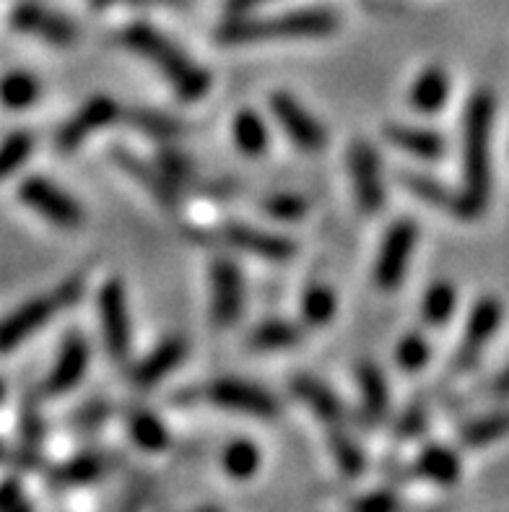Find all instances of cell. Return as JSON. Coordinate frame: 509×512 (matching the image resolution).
<instances>
[{
  "label": "cell",
  "instance_id": "38",
  "mask_svg": "<svg viewBox=\"0 0 509 512\" xmlns=\"http://www.w3.org/2000/svg\"><path fill=\"white\" fill-rule=\"evenodd\" d=\"M351 512H400V497L390 489H374L351 502Z\"/></svg>",
  "mask_w": 509,
  "mask_h": 512
},
{
  "label": "cell",
  "instance_id": "15",
  "mask_svg": "<svg viewBox=\"0 0 509 512\" xmlns=\"http://www.w3.org/2000/svg\"><path fill=\"white\" fill-rule=\"evenodd\" d=\"M221 240L232 245L234 250H242V253L255 255V258L268 260V263H286L297 255V245L289 237L263 232V229L239 224V221H232L221 229Z\"/></svg>",
  "mask_w": 509,
  "mask_h": 512
},
{
  "label": "cell",
  "instance_id": "37",
  "mask_svg": "<svg viewBox=\"0 0 509 512\" xmlns=\"http://www.w3.org/2000/svg\"><path fill=\"white\" fill-rule=\"evenodd\" d=\"M32 151V133H26V130H13V133H8L6 141H3V154H0V169H3V175L11 177L21 164H26V159L32 156Z\"/></svg>",
  "mask_w": 509,
  "mask_h": 512
},
{
  "label": "cell",
  "instance_id": "43",
  "mask_svg": "<svg viewBox=\"0 0 509 512\" xmlns=\"http://www.w3.org/2000/svg\"><path fill=\"white\" fill-rule=\"evenodd\" d=\"M491 393L499 398H507L509 396V364L494 377V383H491Z\"/></svg>",
  "mask_w": 509,
  "mask_h": 512
},
{
  "label": "cell",
  "instance_id": "34",
  "mask_svg": "<svg viewBox=\"0 0 509 512\" xmlns=\"http://www.w3.org/2000/svg\"><path fill=\"white\" fill-rule=\"evenodd\" d=\"M328 442H330V453L336 458L338 468H341L346 476H359L364 471V453L356 445L348 432L343 429V424H336V427H328Z\"/></svg>",
  "mask_w": 509,
  "mask_h": 512
},
{
  "label": "cell",
  "instance_id": "27",
  "mask_svg": "<svg viewBox=\"0 0 509 512\" xmlns=\"http://www.w3.org/2000/svg\"><path fill=\"white\" fill-rule=\"evenodd\" d=\"M455 307H458V289L447 279H439L426 289L424 299H421V318L432 328H442L452 320Z\"/></svg>",
  "mask_w": 509,
  "mask_h": 512
},
{
  "label": "cell",
  "instance_id": "12",
  "mask_svg": "<svg viewBox=\"0 0 509 512\" xmlns=\"http://www.w3.org/2000/svg\"><path fill=\"white\" fill-rule=\"evenodd\" d=\"M348 175L354 182V195L367 216L380 214L385 206V182H382L380 154L372 143L354 141L348 146Z\"/></svg>",
  "mask_w": 509,
  "mask_h": 512
},
{
  "label": "cell",
  "instance_id": "39",
  "mask_svg": "<svg viewBox=\"0 0 509 512\" xmlns=\"http://www.w3.org/2000/svg\"><path fill=\"white\" fill-rule=\"evenodd\" d=\"M99 474H102V463H99L97 455H81L60 471V479L68 481V484H89Z\"/></svg>",
  "mask_w": 509,
  "mask_h": 512
},
{
  "label": "cell",
  "instance_id": "4",
  "mask_svg": "<svg viewBox=\"0 0 509 512\" xmlns=\"http://www.w3.org/2000/svg\"><path fill=\"white\" fill-rule=\"evenodd\" d=\"M81 294H84V281L73 276V279L63 281L55 292L39 294V297L24 302L19 310H13L6 323H3V328H0V349H3V354H11L21 344H26L39 328H45L55 318V312L63 310V307H71L73 302H78Z\"/></svg>",
  "mask_w": 509,
  "mask_h": 512
},
{
  "label": "cell",
  "instance_id": "8",
  "mask_svg": "<svg viewBox=\"0 0 509 512\" xmlns=\"http://www.w3.org/2000/svg\"><path fill=\"white\" fill-rule=\"evenodd\" d=\"M502 325V302L497 297H481L476 305L471 307V315H468V323H465L463 341L455 349V357L450 362V370L463 375V372H471L478 364L484 349L489 346V341L494 338L497 328Z\"/></svg>",
  "mask_w": 509,
  "mask_h": 512
},
{
  "label": "cell",
  "instance_id": "30",
  "mask_svg": "<svg viewBox=\"0 0 509 512\" xmlns=\"http://www.w3.org/2000/svg\"><path fill=\"white\" fill-rule=\"evenodd\" d=\"M302 341V328L289 320H265L250 333V346L255 351L291 349Z\"/></svg>",
  "mask_w": 509,
  "mask_h": 512
},
{
  "label": "cell",
  "instance_id": "9",
  "mask_svg": "<svg viewBox=\"0 0 509 512\" xmlns=\"http://www.w3.org/2000/svg\"><path fill=\"white\" fill-rule=\"evenodd\" d=\"M416 242H419V227L413 221L400 219L390 224L380 245L377 263H374V284L380 286L382 292H393L403 284Z\"/></svg>",
  "mask_w": 509,
  "mask_h": 512
},
{
  "label": "cell",
  "instance_id": "1",
  "mask_svg": "<svg viewBox=\"0 0 509 512\" xmlns=\"http://www.w3.org/2000/svg\"><path fill=\"white\" fill-rule=\"evenodd\" d=\"M491 123H494V94L478 89L465 107L463 117V214L471 221L484 214L491 195Z\"/></svg>",
  "mask_w": 509,
  "mask_h": 512
},
{
  "label": "cell",
  "instance_id": "24",
  "mask_svg": "<svg viewBox=\"0 0 509 512\" xmlns=\"http://www.w3.org/2000/svg\"><path fill=\"white\" fill-rule=\"evenodd\" d=\"M400 182H403L408 193L416 195L419 201L429 203V206L434 208H442V211L458 216V219L460 214H463V198H460L458 190L445 188V185L434 180V177L419 175V172H406V175L400 177Z\"/></svg>",
  "mask_w": 509,
  "mask_h": 512
},
{
  "label": "cell",
  "instance_id": "20",
  "mask_svg": "<svg viewBox=\"0 0 509 512\" xmlns=\"http://www.w3.org/2000/svg\"><path fill=\"white\" fill-rule=\"evenodd\" d=\"M447 99H450V76L442 65H429L426 71H421L411 84V91H408L411 110L421 112V115L442 112Z\"/></svg>",
  "mask_w": 509,
  "mask_h": 512
},
{
  "label": "cell",
  "instance_id": "29",
  "mask_svg": "<svg viewBox=\"0 0 509 512\" xmlns=\"http://www.w3.org/2000/svg\"><path fill=\"white\" fill-rule=\"evenodd\" d=\"M302 320L312 328H323L330 320L336 318L338 310V297L333 292V286L328 284H310L302 294Z\"/></svg>",
  "mask_w": 509,
  "mask_h": 512
},
{
  "label": "cell",
  "instance_id": "35",
  "mask_svg": "<svg viewBox=\"0 0 509 512\" xmlns=\"http://www.w3.org/2000/svg\"><path fill=\"white\" fill-rule=\"evenodd\" d=\"M395 359H398L403 372H421L429 364V359H432V346H429V341L421 333H406L398 341Z\"/></svg>",
  "mask_w": 509,
  "mask_h": 512
},
{
  "label": "cell",
  "instance_id": "36",
  "mask_svg": "<svg viewBox=\"0 0 509 512\" xmlns=\"http://www.w3.org/2000/svg\"><path fill=\"white\" fill-rule=\"evenodd\" d=\"M265 216H271L276 221H299L307 216V198L299 193H271L260 203Z\"/></svg>",
  "mask_w": 509,
  "mask_h": 512
},
{
  "label": "cell",
  "instance_id": "44",
  "mask_svg": "<svg viewBox=\"0 0 509 512\" xmlns=\"http://www.w3.org/2000/svg\"><path fill=\"white\" fill-rule=\"evenodd\" d=\"M198 512H219V510H213V507H203V510H198Z\"/></svg>",
  "mask_w": 509,
  "mask_h": 512
},
{
  "label": "cell",
  "instance_id": "6",
  "mask_svg": "<svg viewBox=\"0 0 509 512\" xmlns=\"http://www.w3.org/2000/svg\"><path fill=\"white\" fill-rule=\"evenodd\" d=\"M200 398L219 409L258 416V419H276L281 411L276 396H271L260 385L245 383L237 377H216L200 388Z\"/></svg>",
  "mask_w": 509,
  "mask_h": 512
},
{
  "label": "cell",
  "instance_id": "22",
  "mask_svg": "<svg viewBox=\"0 0 509 512\" xmlns=\"http://www.w3.org/2000/svg\"><path fill=\"white\" fill-rule=\"evenodd\" d=\"M356 380H359L361 411L367 416V422H382L390 406V393H387V380L382 370L374 362H361L356 367Z\"/></svg>",
  "mask_w": 509,
  "mask_h": 512
},
{
  "label": "cell",
  "instance_id": "16",
  "mask_svg": "<svg viewBox=\"0 0 509 512\" xmlns=\"http://www.w3.org/2000/svg\"><path fill=\"white\" fill-rule=\"evenodd\" d=\"M89 357V344H86V338L81 333H71L65 338L58 351V359H55L45 380L47 396H63V393L76 388L84 380L86 370H89Z\"/></svg>",
  "mask_w": 509,
  "mask_h": 512
},
{
  "label": "cell",
  "instance_id": "31",
  "mask_svg": "<svg viewBox=\"0 0 509 512\" xmlns=\"http://www.w3.org/2000/svg\"><path fill=\"white\" fill-rule=\"evenodd\" d=\"M130 128H136L143 136L156 138V141H172L182 133V125L174 117L162 115V112L146 110V107H130L123 115Z\"/></svg>",
  "mask_w": 509,
  "mask_h": 512
},
{
  "label": "cell",
  "instance_id": "19",
  "mask_svg": "<svg viewBox=\"0 0 509 512\" xmlns=\"http://www.w3.org/2000/svg\"><path fill=\"white\" fill-rule=\"evenodd\" d=\"M291 393L297 396L299 403H304L312 414L325 424V427H336L343 424V403L341 398L317 377L299 375L291 380Z\"/></svg>",
  "mask_w": 509,
  "mask_h": 512
},
{
  "label": "cell",
  "instance_id": "21",
  "mask_svg": "<svg viewBox=\"0 0 509 512\" xmlns=\"http://www.w3.org/2000/svg\"><path fill=\"white\" fill-rule=\"evenodd\" d=\"M413 474L432 481V484H439V487H452V484L460 481L463 466H460V458L450 448H445V445H429V448H424L416 455Z\"/></svg>",
  "mask_w": 509,
  "mask_h": 512
},
{
  "label": "cell",
  "instance_id": "23",
  "mask_svg": "<svg viewBox=\"0 0 509 512\" xmlns=\"http://www.w3.org/2000/svg\"><path fill=\"white\" fill-rule=\"evenodd\" d=\"M117 162L123 164V169H128V175L133 177V180L141 182L143 188L149 190V193L154 195L156 201L162 203V206H167V208L177 206L180 188H177V185H174V182L164 175V169L159 167V164H156V167H151V164L141 162V159L133 154H117Z\"/></svg>",
  "mask_w": 509,
  "mask_h": 512
},
{
  "label": "cell",
  "instance_id": "45",
  "mask_svg": "<svg viewBox=\"0 0 509 512\" xmlns=\"http://www.w3.org/2000/svg\"><path fill=\"white\" fill-rule=\"evenodd\" d=\"M169 3H177V0H169Z\"/></svg>",
  "mask_w": 509,
  "mask_h": 512
},
{
  "label": "cell",
  "instance_id": "7",
  "mask_svg": "<svg viewBox=\"0 0 509 512\" xmlns=\"http://www.w3.org/2000/svg\"><path fill=\"white\" fill-rule=\"evenodd\" d=\"M19 201L26 208H32L34 214L50 221L52 227L76 229L84 221V208L71 193L60 190L55 182L45 177H26L16 190Z\"/></svg>",
  "mask_w": 509,
  "mask_h": 512
},
{
  "label": "cell",
  "instance_id": "33",
  "mask_svg": "<svg viewBox=\"0 0 509 512\" xmlns=\"http://www.w3.org/2000/svg\"><path fill=\"white\" fill-rule=\"evenodd\" d=\"M39 81L29 71H11L3 78V104L11 112L29 110L39 99Z\"/></svg>",
  "mask_w": 509,
  "mask_h": 512
},
{
  "label": "cell",
  "instance_id": "3",
  "mask_svg": "<svg viewBox=\"0 0 509 512\" xmlns=\"http://www.w3.org/2000/svg\"><path fill=\"white\" fill-rule=\"evenodd\" d=\"M338 29V16L328 8H299L276 16H232L221 24L219 39L224 45H252L268 39H317Z\"/></svg>",
  "mask_w": 509,
  "mask_h": 512
},
{
  "label": "cell",
  "instance_id": "28",
  "mask_svg": "<svg viewBox=\"0 0 509 512\" xmlns=\"http://www.w3.org/2000/svg\"><path fill=\"white\" fill-rule=\"evenodd\" d=\"M130 437L136 442L138 448L146 450V453H162V450L169 448V429L164 427L162 419L154 414V411H146V409H138L130 414Z\"/></svg>",
  "mask_w": 509,
  "mask_h": 512
},
{
  "label": "cell",
  "instance_id": "13",
  "mask_svg": "<svg viewBox=\"0 0 509 512\" xmlns=\"http://www.w3.org/2000/svg\"><path fill=\"white\" fill-rule=\"evenodd\" d=\"M11 26L21 34L45 39L52 47H71L78 39L76 24L68 16L42 6V3H34V0L16 3V8L11 11Z\"/></svg>",
  "mask_w": 509,
  "mask_h": 512
},
{
  "label": "cell",
  "instance_id": "5",
  "mask_svg": "<svg viewBox=\"0 0 509 512\" xmlns=\"http://www.w3.org/2000/svg\"><path fill=\"white\" fill-rule=\"evenodd\" d=\"M99 328H102L104 346L110 351L112 362L125 364L133 344V328H130L128 292L120 279H107L97 294Z\"/></svg>",
  "mask_w": 509,
  "mask_h": 512
},
{
  "label": "cell",
  "instance_id": "14",
  "mask_svg": "<svg viewBox=\"0 0 509 512\" xmlns=\"http://www.w3.org/2000/svg\"><path fill=\"white\" fill-rule=\"evenodd\" d=\"M245 310V279L232 258L211 263V318L219 328H229Z\"/></svg>",
  "mask_w": 509,
  "mask_h": 512
},
{
  "label": "cell",
  "instance_id": "41",
  "mask_svg": "<svg viewBox=\"0 0 509 512\" xmlns=\"http://www.w3.org/2000/svg\"><path fill=\"white\" fill-rule=\"evenodd\" d=\"M426 427V406L424 403H411L403 416L398 419V435L400 437H413L421 435Z\"/></svg>",
  "mask_w": 509,
  "mask_h": 512
},
{
  "label": "cell",
  "instance_id": "42",
  "mask_svg": "<svg viewBox=\"0 0 509 512\" xmlns=\"http://www.w3.org/2000/svg\"><path fill=\"white\" fill-rule=\"evenodd\" d=\"M268 0H226V11L232 16H247L250 11H255L258 6H263Z\"/></svg>",
  "mask_w": 509,
  "mask_h": 512
},
{
  "label": "cell",
  "instance_id": "2",
  "mask_svg": "<svg viewBox=\"0 0 509 512\" xmlns=\"http://www.w3.org/2000/svg\"><path fill=\"white\" fill-rule=\"evenodd\" d=\"M117 42L125 50L136 52L138 58L149 60L156 71L172 84L174 94L182 102H198L211 91V73L206 68H200L193 58H187L172 39L164 37L159 29H154L146 21L125 26L123 32L117 34Z\"/></svg>",
  "mask_w": 509,
  "mask_h": 512
},
{
  "label": "cell",
  "instance_id": "25",
  "mask_svg": "<svg viewBox=\"0 0 509 512\" xmlns=\"http://www.w3.org/2000/svg\"><path fill=\"white\" fill-rule=\"evenodd\" d=\"M232 138L234 146L239 149V154L250 156V159H258L268 151V141H271V133H268V125H265L263 117L255 110H239L234 115L232 123Z\"/></svg>",
  "mask_w": 509,
  "mask_h": 512
},
{
  "label": "cell",
  "instance_id": "26",
  "mask_svg": "<svg viewBox=\"0 0 509 512\" xmlns=\"http://www.w3.org/2000/svg\"><path fill=\"white\" fill-rule=\"evenodd\" d=\"M260 463H263L260 448L252 440H245V437H237L221 450V468L234 481L252 479L260 471Z\"/></svg>",
  "mask_w": 509,
  "mask_h": 512
},
{
  "label": "cell",
  "instance_id": "18",
  "mask_svg": "<svg viewBox=\"0 0 509 512\" xmlns=\"http://www.w3.org/2000/svg\"><path fill=\"white\" fill-rule=\"evenodd\" d=\"M387 143H393L395 149L403 154L421 159V162H439L447 151L445 136H439L437 130L413 128V125L390 123L385 125Z\"/></svg>",
  "mask_w": 509,
  "mask_h": 512
},
{
  "label": "cell",
  "instance_id": "32",
  "mask_svg": "<svg viewBox=\"0 0 509 512\" xmlns=\"http://www.w3.org/2000/svg\"><path fill=\"white\" fill-rule=\"evenodd\" d=\"M504 435H509V406L478 416L463 427V442L468 448H486L491 442L502 440Z\"/></svg>",
  "mask_w": 509,
  "mask_h": 512
},
{
  "label": "cell",
  "instance_id": "40",
  "mask_svg": "<svg viewBox=\"0 0 509 512\" xmlns=\"http://www.w3.org/2000/svg\"><path fill=\"white\" fill-rule=\"evenodd\" d=\"M159 167L164 169V175H167L177 188L185 185V182H193L195 177L193 164H190V159H187L185 154H180V151H162V154H159Z\"/></svg>",
  "mask_w": 509,
  "mask_h": 512
},
{
  "label": "cell",
  "instance_id": "17",
  "mask_svg": "<svg viewBox=\"0 0 509 512\" xmlns=\"http://www.w3.org/2000/svg\"><path fill=\"white\" fill-rule=\"evenodd\" d=\"M185 357H187L185 338L182 336L164 338L162 344H156L154 349H151L149 354H146L136 367H133L130 380H133V385H138V388H154V385L162 383L169 372L177 370V367L185 362Z\"/></svg>",
  "mask_w": 509,
  "mask_h": 512
},
{
  "label": "cell",
  "instance_id": "10",
  "mask_svg": "<svg viewBox=\"0 0 509 512\" xmlns=\"http://www.w3.org/2000/svg\"><path fill=\"white\" fill-rule=\"evenodd\" d=\"M268 102H271V112L276 117V123L281 125L286 138L297 149H302L304 154H317V151L325 149L328 133H325L323 123L294 94H289V91H273Z\"/></svg>",
  "mask_w": 509,
  "mask_h": 512
},
{
  "label": "cell",
  "instance_id": "11",
  "mask_svg": "<svg viewBox=\"0 0 509 512\" xmlns=\"http://www.w3.org/2000/svg\"><path fill=\"white\" fill-rule=\"evenodd\" d=\"M123 115L125 107H120L112 97H91L89 102L78 107L76 115H71L60 125L58 133H55V149L60 154H73L94 133L123 120Z\"/></svg>",
  "mask_w": 509,
  "mask_h": 512
}]
</instances>
